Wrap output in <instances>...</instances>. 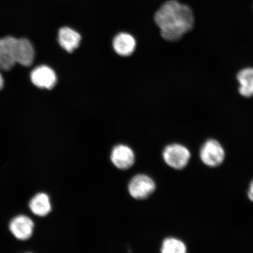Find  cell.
I'll return each mask as SVG.
<instances>
[{
    "label": "cell",
    "instance_id": "cell-1",
    "mask_svg": "<svg viewBox=\"0 0 253 253\" xmlns=\"http://www.w3.org/2000/svg\"><path fill=\"white\" fill-rule=\"evenodd\" d=\"M155 21L164 39L176 41L192 29L194 17L188 5L171 0L158 9L155 15Z\"/></svg>",
    "mask_w": 253,
    "mask_h": 253
},
{
    "label": "cell",
    "instance_id": "cell-2",
    "mask_svg": "<svg viewBox=\"0 0 253 253\" xmlns=\"http://www.w3.org/2000/svg\"><path fill=\"white\" fill-rule=\"evenodd\" d=\"M163 156L168 166L173 169H182L188 165L191 155L188 148L183 145L172 144L165 148Z\"/></svg>",
    "mask_w": 253,
    "mask_h": 253
},
{
    "label": "cell",
    "instance_id": "cell-3",
    "mask_svg": "<svg viewBox=\"0 0 253 253\" xmlns=\"http://www.w3.org/2000/svg\"><path fill=\"white\" fill-rule=\"evenodd\" d=\"M200 158L206 166L216 167L223 163L225 158V152L219 142L211 139L202 145Z\"/></svg>",
    "mask_w": 253,
    "mask_h": 253
},
{
    "label": "cell",
    "instance_id": "cell-4",
    "mask_svg": "<svg viewBox=\"0 0 253 253\" xmlns=\"http://www.w3.org/2000/svg\"><path fill=\"white\" fill-rule=\"evenodd\" d=\"M156 188V183L150 177L144 174L135 176L128 185L129 194L136 199H145L149 197Z\"/></svg>",
    "mask_w": 253,
    "mask_h": 253
},
{
    "label": "cell",
    "instance_id": "cell-5",
    "mask_svg": "<svg viewBox=\"0 0 253 253\" xmlns=\"http://www.w3.org/2000/svg\"><path fill=\"white\" fill-rule=\"evenodd\" d=\"M17 39L7 37L0 40V69L9 71L17 64Z\"/></svg>",
    "mask_w": 253,
    "mask_h": 253
},
{
    "label": "cell",
    "instance_id": "cell-6",
    "mask_svg": "<svg viewBox=\"0 0 253 253\" xmlns=\"http://www.w3.org/2000/svg\"><path fill=\"white\" fill-rule=\"evenodd\" d=\"M31 79L34 85L42 88L50 89L55 86L57 81L54 71L48 66L42 65L34 69Z\"/></svg>",
    "mask_w": 253,
    "mask_h": 253
},
{
    "label": "cell",
    "instance_id": "cell-7",
    "mask_svg": "<svg viewBox=\"0 0 253 253\" xmlns=\"http://www.w3.org/2000/svg\"><path fill=\"white\" fill-rule=\"evenodd\" d=\"M9 230L16 238L21 240L29 239L33 235L34 224L30 217L20 215L14 218L9 223Z\"/></svg>",
    "mask_w": 253,
    "mask_h": 253
},
{
    "label": "cell",
    "instance_id": "cell-8",
    "mask_svg": "<svg viewBox=\"0 0 253 253\" xmlns=\"http://www.w3.org/2000/svg\"><path fill=\"white\" fill-rule=\"evenodd\" d=\"M111 160L117 168L120 169H127L135 162L134 152L125 145H117L111 154Z\"/></svg>",
    "mask_w": 253,
    "mask_h": 253
},
{
    "label": "cell",
    "instance_id": "cell-9",
    "mask_svg": "<svg viewBox=\"0 0 253 253\" xmlns=\"http://www.w3.org/2000/svg\"><path fill=\"white\" fill-rule=\"evenodd\" d=\"M81 41L80 34L69 27H63L58 34L60 45L66 51L72 52L78 47Z\"/></svg>",
    "mask_w": 253,
    "mask_h": 253
},
{
    "label": "cell",
    "instance_id": "cell-10",
    "mask_svg": "<svg viewBox=\"0 0 253 253\" xmlns=\"http://www.w3.org/2000/svg\"><path fill=\"white\" fill-rule=\"evenodd\" d=\"M113 45L114 49L119 55L127 56L134 52L136 42L131 35L120 33L114 39Z\"/></svg>",
    "mask_w": 253,
    "mask_h": 253
},
{
    "label": "cell",
    "instance_id": "cell-11",
    "mask_svg": "<svg viewBox=\"0 0 253 253\" xmlns=\"http://www.w3.org/2000/svg\"><path fill=\"white\" fill-rule=\"evenodd\" d=\"M35 52L33 46L26 39H17V62L22 66H30L34 62Z\"/></svg>",
    "mask_w": 253,
    "mask_h": 253
},
{
    "label": "cell",
    "instance_id": "cell-12",
    "mask_svg": "<svg viewBox=\"0 0 253 253\" xmlns=\"http://www.w3.org/2000/svg\"><path fill=\"white\" fill-rule=\"evenodd\" d=\"M30 208L33 213L37 216H46L52 209L48 196L44 193L38 194L31 199Z\"/></svg>",
    "mask_w": 253,
    "mask_h": 253
},
{
    "label": "cell",
    "instance_id": "cell-13",
    "mask_svg": "<svg viewBox=\"0 0 253 253\" xmlns=\"http://www.w3.org/2000/svg\"><path fill=\"white\" fill-rule=\"evenodd\" d=\"M237 78L240 84V94L246 97L253 96V68H246L240 71L237 74Z\"/></svg>",
    "mask_w": 253,
    "mask_h": 253
},
{
    "label": "cell",
    "instance_id": "cell-14",
    "mask_svg": "<svg viewBox=\"0 0 253 253\" xmlns=\"http://www.w3.org/2000/svg\"><path fill=\"white\" fill-rule=\"evenodd\" d=\"M161 251L163 253H185L187 252L185 243L173 237L164 240Z\"/></svg>",
    "mask_w": 253,
    "mask_h": 253
},
{
    "label": "cell",
    "instance_id": "cell-15",
    "mask_svg": "<svg viewBox=\"0 0 253 253\" xmlns=\"http://www.w3.org/2000/svg\"><path fill=\"white\" fill-rule=\"evenodd\" d=\"M248 197L252 202H253V180L250 184L248 191Z\"/></svg>",
    "mask_w": 253,
    "mask_h": 253
},
{
    "label": "cell",
    "instance_id": "cell-16",
    "mask_svg": "<svg viewBox=\"0 0 253 253\" xmlns=\"http://www.w3.org/2000/svg\"><path fill=\"white\" fill-rule=\"evenodd\" d=\"M4 79H3L1 74H0V90H1L4 86Z\"/></svg>",
    "mask_w": 253,
    "mask_h": 253
}]
</instances>
